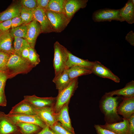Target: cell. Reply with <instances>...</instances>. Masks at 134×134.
Masks as SVG:
<instances>
[{
    "instance_id": "f35d334b",
    "label": "cell",
    "mask_w": 134,
    "mask_h": 134,
    "mask_svg": "<svg viewBox=\"0 0 134 134\" xmlns=\"http://www.w3.org/2000/svg\"><path fill=\"white\" fill-rule=\"evenodd\" d=\"M50 0H36L37 7L44 10L47 6Z\"/></svg>"
},
{
    "instance_id": "1f68e13d",
    "label": "cell",
    "mask_w": 134,
    "mask_h": 134,
    "mask_svg": "<svg viewBox=\"0 0 134 134\" xmlns=\"http://www.w3.org/2000/svg\"><path fill=\"white\" fill-rule=\"evenodd\" d=\"M49 127L56 134H74L67 130L59 122H57L53 125Z\"/></svg>"
},
{
    "instance_id": "836d02e7",
    "label": "cell",
    "mask_w": 134,
    "mask_h": 134,
    "mask_svg": "<svg viewBox=\"0 0 134 134\" xmlns=\"http://www.w3.org/2000/svg\"><path fill=\"white\" fill-rule=\"evenodd\" d=\"M20 4L22 7L33 11L37 7L36 0H22Z\"/></svg>"
},
{
    "instance_id": "d6a6232c",
    "label": "cell",
    "mask_w": 134,
    "mask_h": 134,
    "mask_svg": "<svg viewBox=\"0 0 134 134\" xmlns=\"http://www.w3.org/2000/svg\"><path fill=\"white\" fill-rule=\"evenodd\" d=\"M10 55L0 52V71H5Z\"/></svg>"
},
{
    "instance_id": "4dcf8cb0",
    "label": "cell",
    "mask_w": 134,
    "mask_h": 134,
    "mask_svg": "<svg viewBox=\"0 0 134 134\" xmlns=\"http://www.w3.org/2000/svg\"><path fill=\"white\" fill-rule=\"evenodd\" d=\"M28 60L33 65L35 66L40 62L39 56L36 53L34 48L30 47Z\"/></svg>"
},
{
    "instance_id": "4316f807",
    "label": "cell",
    "mask_w": 134,
    "mask_h": 134,
    "mask_svg": "<svg viewBox=\"0 0 134 134\" xmlns=\"http://www.w3.org/2000/svg\"><path fill=\"white\" fill-rule=\"evenodd\" d=\"M66 0H50L44 10L63 14Z\"/></svg>"
},
{
    "instance_id": "f546056e",
    "label": "cell",
    "mask_w": 134,
    "mask_h": 134,
    "mask_svg": "<svg viewBox=\"0 0 134 134\" xmlns=\"http://www.w3.org/2000/svg\"><path fill=\"white\" fill-rule=\"evenodd\" d=\"M20 16L23 25H27L33 20L32 11L22 7Z\"/></svg>"
},
{
    "instance_id": "f1b7e54d",
    "label": "cell",
    "mask_w": 134,
    "mask_h": 134,
    "mask_svg": "<svg viewBox=\"0 0 134 134\" xmlns=\"http://www.w3.org/2000/svg\"><path fill=\"white\" fill-rule=\"evenodd\" d=\"M26 25H23L9 30V34L12 38H21L25 39L27 32Z\"/></svg>"
},
{
    "instance_id": "8992f818",
    "label": "cell",
    "mask_w": 134,
    "mask_h": 134,
    "mask_svg": "<svg viewBox=\"0 0 134 134\" xmlns=\"http://www.w3.org/2000/svg\"><path fill=\"white\" fill-rule=\"evenodd\" d=\"M54 107L46 106L39 108L35 107L36 115L49 127L51 126L58 122Z\"/></svg>"
},
{
    "instance_id": "ba28073f",
    "label": "cell",
    "mask_w": 134,
    "mask_h": 134,
    "mask_svg": "<svg viewBox=\"0 0 134 134\" xmlns=\"http://www.w3.org/2000/svg\"><path fill=\"white\" fill-rule=\"evenodd\" d=\"M122 101L117 108V112L123 118L128 120L134 114V97H121Z\"/></svg>"
},
{
    "instance_id": "9c48e42d",
    "label": "cell",
    "mask_w": 134,
    "mask_h": 134,
    "mask_svg": "<svg viewBox=\"0 0 134 134\" xmlns=\"http://www.w3.org/2000/svg\"><path fill=\"white\" fill-rule=\"evenodd\" d=\"M33 20L37 21L41 27V33H48L53 32L45 10L37 7L32 11Z\"/></svg>"
},
{
    "instance_id": "4fadbf2b",
    "label": "cell",
    "mask_w": 134,
    "mask_h": 134,
    "mask_svg": "<svg viewBox=\"0 0 134 134\" xmlns=\"http://www.w3.org/2000/svg\"><path fill=\"white\" fill-rule=\"evenodd\" d=\"M28 60L15 54L10 55L7 64V69L16 72L21 71L25 70L30 63Z\"/></svg>"
},
{
    "instance_id": "3957f363",
    "label": "cell",
    "mask_w": 134,
    "mask_h": 134,
    "mask_svg": "<svg viewBox=\"0 0 134 134\" xmlns=\"http://www.w3.org/2000/svg\"><path fill=\"white\" fill-rule=\"evenodd\" d=\"M78 77L73 79L67 87L59 92L56 97L54 107L55 113H57L66 103L69 102L70 100L78 87Z\"/></svg>"
},
{
    "instance_id": "ac0fdd59",
    "label": "cell",
    "mask_w": 134,
    "mask_h": 134,
    "mask_svg": "<svg viewBox=\"0 0 134 134\" xmlns=\"http://www.w3.org/2000/svg\"><path fill=\"white\" fill-rule=\"evenodd\" d=\"M9 31H0V52L10 55L15 53L12 46V38L10 35Z\"/></svg>"
},
{
    "instance_id": "44dd1931",
    "label": "cell",
    "mask_w": 134,
    "mask_h": 134,
    "mask_svg": "<svg viewBox=\"0 0 134 134\" xmlns=\"http://www.w3.org/2000/svg\"><path fill=\"white\" fill-rule=\"evenodd\" d=\"M134 0H128L124 6L120 9V14L125 21L128 23H134Z\"/></svg>"
},
{
    "instance_id": "6da1fadb",
    "label": "cell",
    "mask_w": 134,
    "mask_h": 134,
    "mask_svg": "<svg viewBox=\"0 0 134 134\" xmlns=\"http://www.w3.org/2000/svg\"><path fill=\"white\" fill-rule=\"evenodd\" d=\"M122 97H114L105 94L99 102V107L104 115L105 123H113L123 120V118L117 113V108Z\"/></svg>"
},
{
    "instance_id": "5bb4252c",
    "label": "cell",
    "mask_w": 134,
    "mask_h": 134,
    "mask_svg": "<svg viewBox=\"0 0 134 134\" xmlns=\"http://www.w3.org/2000/svg\"><path fill=\"white\" fill-rule=\"evenodd\" d=\"M24 100L30 103L35 107L39 108L46 106H54L56 97L41 98L34 95L25 96Z\"/></svg>"
},
{
    "instance_id": "ab89813d",
    "label": "cell",
    "mask_w": 134,
    "mask_h": 134,
    "mask_svg": "<svg viewBox=\"0 0 134 134\" xmlns=\"http://www.w3.org/2000/svg\"><path fill=\"white\" fill-rule=\"evenodd\" d=\"M129 127L127 134H134V114L128 119Z\"/></svg>"
},
{
    "instance_id": "52a82bcc",
    "label": "cell",
    "mask_w": 134,
    "mask_h": 134,
    "mask_svg": "<svg viewBox=\"0 0 134 134\" xmlns=\"http://www.w3.org/2000/svg\"><path fill=\"white\" fill-rule=\"evenodd\" d=\"M7 115L12 123L15 124L19 122L32 123L39 126L42 129L47 126L36 115L8 113Z\"/></svg>"
},
{
    "instance_id": "277c9868",
    "label": "cell",
    "mask_w": 134,
    "mask_h": 134,
    "mask_svg": "<svg viewBox=\"0 0 134 134\" xmlns=\"http://www.w3.org/2000/svg\"><path fill=\"white\" fill-rule=\"evenodd\" d=\"M120 9H112L105 8L95 11L92 15V18L95 22H110L112 20L121 22L125 21L121 16Z\"/></svg>"
},
{
    "instance_id": "2e32d148",
    "label": "cell",
    "mask_w": 134,
    "mask_h": 134,
    "mask_svg": "<svg viewBox=\"0 0 134 134\" xmlns=\"http://www.w3.org/2000/svg\"><path fill=\"white\" fill-rule=\"evenodd\" d=\"M19 132L15 124L7 114L0 111V134H12Z\"/></svg>"
},
{
    "instance_id": "60d3db41",
    "label": "cell",
    "mask_w": 134,
    "mask_h": 134,
    "mask_svg": "<svg viewBox=\"0 0 134 134\" xmlns=\"http://www.w3.org/2000/svg\"><path fill=\"white\" fill-rule=\"evenodd\" d=\"M126 40L130 44L134 45V33L132 31H130L127 35L125 37Z\"/></svg>"
},
{
    "instance_id": "83f0119b",
    "label": "cell",
    "mask_w": 134,
    "mask_h": 134,
    "mask_svg": "<svg viewBox=\"0 0 134 134\" xmlns=\"http://www.w3.org/2000/svg\"><path fill=\"white\" fill-rule=\"evenodd\" d=\"M13 48L15 54L21 56V52L25 47L30 46L25 39L21 38H14Z\"/></svg>"
},
{
    "instance_id": "8d00e7d4",
    "label": "cell",
    "mask_w": 134,
    "mask_h": 134,
    "mask_svg": "<svg viewBox=\"0 0 134 134\" xmlns=\"http://www.w3.org/2000/svg\"><path fill=\"white\" fill-rule=\"evenodd\" d=\"M11 19L0 23V31L6 32L9 30L11 27Z\"/></svg>"
},
{
    "instance_id": "ffe728a7",
    "label": "cell",
    "mask_w": 134,
    "mask_h": 134,
    "mask_svg": "<svg viewBox=\"0 0 134 134\" xmlns=\"http://www.w3.org/2000/svg\"><path fill=\"white\" fill-rule=\"evenodd\" d=\"M94 62L80 58L73 55L69 52L67 60L66 63L65 69L75 66L86 67L92 68Z\"/></svg>"
},
{
    "instance_id": "f6af8a7d",
    "label": "cell",
    "mask_w": 134,
    "mask_h": 134,
    "mask_svg": "<svg viewBox=\"0 0 134 134\" xmlns=\"http://www.w3.org/2000/svg\"><path fill=\"white\" fill-rule=\"evenodd\" d=\"M21 134L19 132L17 133H14V134Z\"/></svg>"
},
{
    "instance_id": "e0dca14e",
    "label": "cell",
    "mask_w": 134,
    "mask_h": 134,
    "mask_svg": "<svg viewBox=\"0 0 134 134\" xmlns=\"http://www.w3.org/2000/svg\"><path fill=\"white\" fill-rule=\"evenodd\" d=\"M102 128L111 131L116 134H127L129 127L128 120L123 118L122 121L113 123H106L99 125Z\"/></svg>"
},
{
    "instance_id": "5b68a950",
    "label": "cell",
    "mask_w": 134,
    "mask_h": 134,
    "mask_svg": "<svg viewBox=\"0 0 134 134\" xmlns=\"http://www.w3.org/2000/svg\"><path fill=\"white\" fill-rule=\"evenodd\" d=\"M53 32L60 33L67 27L70 20L63 14L45 10Z\"/></svg>"
},
{
    "instance_id": "ee69618b",
    "label": "cell",
    "mask_w": 134,
    "mask_h": 134,
    "mask_svg": "<svg viewBox=\"0 0 134 134\" xmlns=\"http://www.w3.org/2000/svg\"><path fill=\"white\" fill-rule=\"evenodd\" d=\"M7 100L4 94H0V106H5L7 105Z\"/></svg>"
},
{
    "instance_id": "d6986e66",
    "label": "cell",
    "mask_w": 134,
    "mask_h": 134,
    "mask_svg": "<svg viewBox=\"0 0 134 134\" xmlns=\"http://www.w3.org/2000/svg\"><path fill=\"white\" fill-rule=\"evenodd\" d=\"M9 113L36 115L35 107L23 100L13 107Z\"/></svg>"
},
{
    "instance_id": "7bdbcfd3",
    "label": "cell",
    "mask_w": 134,
    "mask_h": 134,
    "mask_svg": "<svg viewBox=\"0 0 134 134\" xmlns=\"http://www.w3.org/2000/svg\"><path fill=\"white\" fill-rule=\"evenodd\" d=\"M30 47H26L24 48L22 51L21 54V56L23 59L28 60Z\"/></svg>"
},
{
    "instance_id": "9a60e30c",
    "label": "cell",
    "mask_w": 134,
    "mask_h": 134,
    "mask_svg": "<svg viewBox=\"0 0 134 134\" xmlns=\"http://www.w3.org/2000/svg\"><path fill=\"white\" fill-rule=\"evenodd\" d=\"M69 102L65 104L60 111L56 114V118L57 121L59 122L65 129L70 133L75 134L69 114Z\"/></svg>"
},
{
    "instance_id": "b9f144b4",
    "label": "cell",
    "mask_w": 134,
    "mask_h": 134,
    "mask_svg": "<svg viewBox=\"0 0 134 134\" xmlns=\"http://www.w3.org/2000/svg\"><path fill=\"white\" fill-rule=\"evenodd\" d=\"M36 134H56L48 126H47Z\"/></svg>"
},
{
    "instance_id": "74e56055",
    "label": "cell",
    "mask_w": 134,
    "mask_h": 134,
    "mask_svg": "<svg viewBox=\"0 0 134 134\" xmlns=\"http://www.w3.org/2000/svg\"><path fill=\"white\" fill-rule=\"evenodd\" d=\"M94 127L97 134H116L111 131L104 129L98 124H95Z\"/></svg>"
},
{
    "instance_id": "7402d4cb",
    "label": "cell",
    "mask_w": 134,
    "mask_h": 134,
    "mask_svg": "<svg viewBox=\"0 0 134 134\" xmlns=\"http://www.w3.org/2000/svg\"><path fill=\"white\" fill-rule=\"evenodd\" d=\"M72 80L70 78L67 69H65L58 75L54 77L53 82L59 92L68 86Z\"/></svg>"
},
{
    "instance_id": "d590c367",
    "label": "cell",
    "mask_w": 134,
    "mask_h": 134,
    "mask_svg": "<svg viewBox=\"0 0 134 134\" xmlns=\"http://www.w3.org/2000/svg\"><path fill=\"white\" fill-rule=\"evenodd\" d=\"M12 28H15L23 25V23L20 16L15 17L11 19Z\"/></svg>"
},
{
    "instance_id": "484cf974",
    "label": "cell",
    "mask_w": 134,
    "mask_h": 134,
    "mask_svg": "<svg viewBox=\"0 0 134 134\" xmlns=\"http://www.w3.org/2000/svg\"><path fill=\"white\" fill-rule=\"evenodd\" d=\"M67 69L69 76L71 80L80 76L92 73L91 68L83 66H73Z\"/></svg>"
},
{
    "instance_id": "603a6c76",
    "label": "cell",
    "mask_w": 134,
    "mask_h": 134,
    "mask_svg": "<svg viewBox=\"0 0 134 134\" xmlns=\"http://www.w3.org/2000/svg\"><path fill=\"white\" fill-rule=\"evenodd\" d=\"M105 94L111 96H117L128 98L134 97V81L132 80L127 83L125 87L121 89L106 92Z\"/></svg>"
},
{
    "instance_id": "7c38bea8",
    "label": "cell",
    "mask_w": 134,
    "mask_h": 134,
    "mask_svg": "<svg viewBox=\"0 0 134 134\" xmlns=\"http://www.w3.org/2000/svg\"><path fill=\"white\" fill-rule=\"evenodd\" d=\"M88 1L87 0H66L64 14L70 20L76 12L86 7Z\"/></svg>"
},
{
    "instance_id": "30bf717a",
    "label": "cell",
    "mask_w": 134,
    "mask_h": 134,
    "mask_svg": "<svg viewBox=\"0 0 134 134\" xmlns=\"http://www.w3.org/2000/svg\"><path fill=\"white\" fill-rule=\"evenodd\" d=\"M92 73L102 78L110 79L117 83L120 82V79L109 69L98 61H95L91 68Z\"/></svg>"
},
{
    "instance_id": "8fae6325",
    "label": "cell",
    "mask_w": 134,
    "mask_h": 134,
    "mask_svg": "<svg viewBox=\"0 0 134 134\" xmlns=\"http://www.w3.org/2000/svg\"><path fill=\"white\" fill-rule=\"evenodd\" d=\"M26 25L27 29L25 39L30 46L34 48L36 39L41 33V26L37 21L34 20Z\"/></svg>"
},
{
    "instance_id": "7a4b0ae2",
    "label": "cell",
    "mask_w": 134,
    "mask_h": 134,
    "mask_svg": "<svg viewBox=\"0 0 134 134\" xmlns=\"http://www.w3.org/2000/svg\"><path fill=\"white\" fill-rule=\"evenodd\" d=\"M54 47V55L53 64L55 70V77H56L65 69L69 51L58 41L55 43Z\"/></svg>"
},
{
    "instance_id": "d4e9b609",
    "label": "cell",
    "mask_w": 134,
    "mask_h": 134,
    "mask_svg": "<svg viewBox=\"0 0 134 134\" xmlns=\"http://www.w3.org/2000/svg\"><path fill=\"white\" fill-rule=\"evenodd\" d=\"M15 125L21 134H36L42 129L39 126L32 123L19 122Z\"/></svg>"
},
{
    "instance_id": "cb8c5ba5",
    "label": "cell",
    "mask_w": 134,
    "mask_h": 134,
    "mask_svg": "<svg viewBox=\"0 0 134 134\" xmlns=\"http://www.w3.org/2000/svg\"><path fill=\"white\" fill-rule=\"evenodd\" d=\"M22 8L20 4H16L0 13V23L20 16Z\"/></svg>"
},
{
    "instance_id": "e575fe53",
    "label": "cell",
    "mask_w": 134,
    "mask_h": 134,
    "mask_svg": "<svg viewBox=\"0 0 134 134\" xmlns=\"http://www.w3.org/2000/svg\"><path fill=\"white\" fill-rule=\"evenodd\" d=\"M7 76L5 71H0V94H4V88Z\"/></svg>"
}]
</instances>
